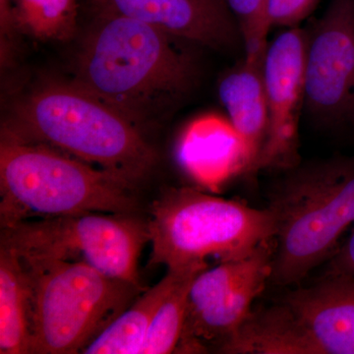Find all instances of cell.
Returning <instances> with one entry per match:
<instances>
[{"instance_id":"cell-1","label":"cell","mask_w":354,"mask_h":354,"mask_svg":"<svg viewBox=\"0 0 354 354\" xmlns=\"http://www.w3.org/2000/svg\"><path fill=\"white\" fill-rule=\"evenodd\" d=\"M95 14L77 55L74 81L144 130L193 88L194 55L187 41L142 21Z\"/></svg>"},{"instance_id":"cell-2","label":"cell","mask_w":354,"mask_h":354,"mask_svg":"<svg viewBox=\"0 0 354 354\" xmlns=\"http://www.w3.org/2000/svg\"><path fill=\"white\" fill-rule=\"evenodd\" d=\"M2 129L138 187L158 162L145 131L75 81H46L14 104Z\"/></svg>"},{"instance_id":"cell-3","label":"cell","mask_w":354,"mask_h":354,"mask_svg":"<svg viewBox=\"0 0 354 354\" xmlns=\"http://www.w3.org/2000/svg\"><path fill=\"white\" fill-rule=\"evenodd\" d=\"M137 186L1 129L0 223L73 214H139Z\"/></svg>"},{"instance_id":"cell-4","label":"cell","mask_w":354,"mask_h":354,"mask_svg":"<svg viewBox=\"0 0 354 354\" xmlns=\"http://www.w3.org/2000/svg\"><path fill=\"white\" fill-rule=\"evenodd\" d=\"M269 199L277 216L270 283L286 288L327 261L354 223V155L301 162L281 171Z\"/></svg>"},{"instance_id":"cell-5","label":"cell","mask_w":354,"mask_h":354,"mask_svg":"<svg viewBox=\"0 0 354 354\" xmlns=\"http://www.w3.org/2000/svg\"><path fill=\"white\" fill-rule=\"evenodd\" d=\"M20 259L31 301V354L83 353L144 291L80 261Z\"/></svg>"},{"instance_id":"cell-6","label":"cell","mask_w":354,"mask_h":354,"mask_svg":"<svg viewBox=\"0 0 354 354\" xmlns=\"http://www.w3.org/2000/svg\"><path fill=\"white\" fill-rule=\"evenodd\" d=\"M149 264L181 270L216 257L239 259L274 239L277 216L269 207L214 196L191 187H169L153 203Z\"/></svg>"},{"instance_id":"cell-7","label":"cell","mask_w":354,"mask_h":354,"mask_svg":"<svg viewBox=\"0 0 354 354\" xmlns=\"http://www.w3.org/2000/svg\"><path fill=\"white\" fill-rule=\"evenodd\" d=\"M230 354H354V279L325 274L251 312Z\"/></svg>"},{"instance_id":"cell-8","label":"cell","mask_w":354,"mask_h":354,"mask_svg":"<svg viewBox=\"0 0 354 354\" xmlns=\"http://www.w3.org/2000/svg\"><path fill=\"white\" fill-rule=\"evenodd\" d=\"M150 243L140 214L84 213L26 220L1 228V245L25 259L80 261L142 286L139 259Z\"/></svg>"},{"instance_id":"cell-9","label":"cell","mask_w":354,"mask_h":354,"mask_svg":"<svg viewBox=\"0 0 354 354\" xmlns=\"http://www.w3.org/2000/svg\"><path fill=\"white\" fill-rule=\"evenodd\" d=\"M274 239L239 259L200 272L191 286L176 353H220L245 323L270 283Z\"/></svg>"},{"instance_id":"cell-10","label":"cell","mask_w":354,"mask_h":354,"mask_svg":"<svg viewBox=\"0 0 354 354\" xmlns=\"http://www.w3.org/2000/svg\"><path fill=\"white\" fill-rule=\"evenodd\" d=\"M306 32L304 113L321 129L354 134V0H330Z\"/></svg>"},{"instance_id":"cell-11","label":"cell","mask_w":354,"mask_h":354,"mask_svg":"<svg viewBox=\"0 0 354 354\" xmlns=\"http://www.w3.org/2000/svg\"><path fill=\"white\" fill-rule=\"evenodd\" d=\"M306 29L288 28L268 44L263 60L268 129L253 172L285 171L301 162L299 120L304 106Z\"/></svg>"},{"instance_id":"cell-12","label":"cell","mask_w":354,"mask_h":354,"mask_svg":"<svg viewBox=\"0 0 354 354\" xmlns=\"http://www.w3.org/2000/svg\"><path fill=\"white\" fill-rule=\"evenodd\" d=\"M95 13L127 16L189 44L230 50L241 32L225 0H91Z\"/></svg>"},{"instance_id":"cell-13","label":"cell","mask_w":354,"mask_h":354,"mask_svg":"<svg viewBox=\"0 0 354 354\" xmlns=\"http://www.w3.org/2000/svg\"><path fill=\"white\" fill-rule=\"evenodd\" d=\"M218 94L228 121L245 148L247 172H253L269 120L263 62L252 64L242 60L221 77Z\"/></svg>"},{"instance_id":"cell-14","label":"cell","mask_w":354,"mask_h":354,"mask_svg":"<svg viewBox=\"0 0 354 354\" xmlns=\"http://www.w3.org/2000/svg\"><path fill=\"white\" fill-rule=\"evenodd\" d=\"M184 167L192 174L205 176L225 171L247 172L245 148L230 121L207 115L186 128L179 146Z\"/></svg>"},{"instance_id":"cell-15","label":"cell","mask_w":354,"mask_h":354,"mask_svg":"<svg viewBox=\"0 0 354 354\" xmlns=\"http://www.w3.org/2000/svg\"><path fill=\"white\" fill-rule=\"evenodd\" d=\"M190 267L167 270V274L157 285L144 290L122 314L88 344L83 353L141 354L156 313Z\"/></svg>"},{"instance_id":"cell-16","label":"cell","mask_w":354,"mask_h":354,"mask_svg":"<svg viewBox=\"0 0 354 354\" xmlns=\"http://www.w3.org/2000/svg\"><path fill=\"white\" fill-rule=\"evenodd\" d=\"M32 317L25 268L12 249L0 246V353L31 354Z\"/></svg>"},{"instance_id":"cell-17","label":"cell","mask_w":354,"mask_h":354,"mask_svg":"<svg viewBox=\"0 0 354 354\" xmlns=\"http://www.w3.org/2000/svg\"><path fill=\"white\" fill-rule=\"evenodd\" d=\"M18 31L41 41H68L75 34L78 0H12Z\"/></svg>"},{"instance_id":"cell-18","label":"cell","mask_w":354,"mask_h":354,"mask_svg":"<svg viewBox=\"0 0 354 354\" xmlns=\"http://www.w3.org/2000/svg\"><path fill=\"white\" fill-rule=\"evenodd\" d=\"M207 268V262L190 267L165 297L153 318L141 354L176 353L183 334L191 286L198 274Z\"/></svg>"},{"instance_id":"cell-19","label":"cell","mask_w":354,"mask_h":354,"mask_svg":"<svg viewBox=\"0 0 354 354\" xmlns=\"http://www.w3.org/2000/svg\"><path fill=\"white\" fill-rule=\"evenodd\" d=\"M234 16L242 44L244 59L252 64L262 62L267 50V37L271 29L268 8L270 0H225Z\"/></svg>"},{"instance_id":"cell-20","label":"cell","mask_w":354,"mask_h":354,"mask_svg":"<svg viewBox=\"0 0 354 354\" xmlns=\"http://www.w3.org/2000/svg\"><path fill=\"white\" fill-rule=\"evenodd\" d=\"M319 0H270L268 16L271 27L295 28L315 8Z\"/></svg>"},{"instance_id":"cell-21","label":"cell","mask_w":354,"mask_h":354,"mask_svg":"<svg viewBox=\"0 0 354 354\" xmlns=\"http://www.w3.org/2000/svg\"><path fill=\"white\" fill-rule=\"evenodd\" d=\"M17 32L19 31L14 19L12 0H0V51L2 65H6L12 57Z\"/></svg>"},{"instance_id":"cell-22","label":"cell","mask_w":354,"mask_h":354,"mask_svg":"<svg viewBox=\"0 0 354 354\" xmlns=\"http://www.w3.org/2000/svg\"><path fill=\"white\" fill-rule=\"evenodd\" d=\"M324 272L354 279V230L342 248L333 254Z\"/></svg>"},{"instance_id":"cell-23","label":"cell","mask_w":354,"mask_h":354,"mask_svg":"<svg viewBox=\"0 0 354 354\" xmlns=\"http://www.w3.org/2000/svg\"><path fill=\"white\" fill-rule=\"evenodd\" d=\"M353 137H354V134H353Z\"/></svg>"}]
</instances>
